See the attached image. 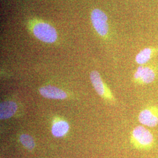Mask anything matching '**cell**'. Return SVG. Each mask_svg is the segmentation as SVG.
Returning <instances> with one entry per match:
<instances>
[{"mask_svg": "<svg viewBox=\"0 0 158 158\" xmlns=\"http://www.w3.org/2000/svg\"><path fill=\"white\" fill-rule=\"evenodd\" d=\"M90 79L94 88L100 96L111 102L114 100L111 91L104 84L100 74L97 71H93L91 73Z\"/></svg>", "mask_w": 158, "mask_h": 158, "instance_id": "cell-6", "label": "cell"}, {"mask_svg": "<svg viewBox=\"0 0 158 158\" xmlns=\"http://www.w3.org/2000/svg\"><path fill=\"white\" fill-rule=\"evenodd\" d=\"M138 119L142 125L156 127L158 125V106L152 105L143 108L139 113Z\"/></svg>", "mask_w": 158, "mask_h": 158, "instance_id": "cell-4", "label": "cell"}, {"mask_svg": "<svg viewBox=\"0 0 158 158\" xmlns=\"http://www.w3.org/2000/svg\"><path fill=\"white\" fill-rule=\"evenodd\" d=\"M69 130V125L66 121L60 120L55 123L52 127V133L56 137L65 135Z\"/></svg>", "mask_w": 158, "mask_h": 158, "instance_id": "cell-10", "label": "cell"}, {"mask_svg": "<svg viewBox=\"0 0 158 158\" xmlns=\"http://www.w3.org/2000/svg\"><path fill=\"white\" fill-rule=\"evenodd\" d=\"M158 66L155 63H147L139 66L133 75V81L140 85L152 83L157 79Z\"/></svg>", "mask_w": 158, "mask_h": 158, "instance_id": "cell-2", "label": "cell"}, {"mask_svg": "<svg viewBox=\"0 0 158 158\" xmlns=\"http://www.w3.org/2000/svg\"><path fill=\"white\" fill-rule=\"evenodd\" d=\"M131 142L134 147L142 151H149L155 145V138L151 131L143 125H138L131 132Z\"/></svg>", "mask_w": 158, "mask_h": 158, "instance_id": "cell-1", "label": "cell"}, {"mask_svg": "<svg viewBox=\"0 0 158 158\" xmlns=\"http://www.w3.org/2000/svg\"><path fill=\"white\" fill-rule=\"evenodd\" d=\"M19 139L23 146L29 150L33 149L35 146V142L31 136L27 134H22L19 137Z\"/></svg>", "mask_w": 158, "mask_h": 158, "instance_id": "cell-11", "label": "cell"}, {"mask_svg": "<svg viewBox=\"0 0 158 158\" xmlns=\"http://www.w3.org/2000/svg\"><path fill=\"white\" fill-rule=\"evenodd\" d=\"M34 35L42 42L46 43H53L57 40L56 31L51 25L44 23H39L34 25Z\"/></svg>", "mask_w": 158, "mask_h": 158, "instance_id": "cell-3", "label": "cell"}, {"mask_svg": "<svg viewBox=\"0 0 158 158\" xmlns=\"http://www.w3.org/2000/svg\"><path fill=\"white\" fill-rule=\"evenodd\" d=\"M93 25L97 32L102 36H105L108 32V18L107 15L99 9L94 10L91 14Z\"/></svg>", "mask_w": 158, "mask_h": 158, "instance_id": "cell-5", "label": "cell"}, {"mask_svg": "<svg viewBox=\"0 0 158 158\" xmlns=\"http://www.w3.org/2000/svg\"><path fill=\"white\" fill-rule=\"evenodd\" d=\"M158 55V48L147 47L139 51L136 55L135 62L141 65H144Z\"/></svg>", "mask_w": 158, "mask_h": 158, "instance_id": "cell-8", "label": "cell"}, {"mask_svg": "<svg viewBox=\"0 0 158 158\" xmlns=\"http://www.w3.org/2000/svg\"><path fill=\"white\" fill-rule=\"evenodd\" d=\"M40 93L41 96L49 99L63 100L67 97V94L65 91L56 87L50 85L40 87Z\"/></svg>", "mask_w": 158, "mask_h": 158, "instance_id": "cell-7", "label": "cell"}, {"mask_svg": "<svg viewBox=\"0 0 158 158\" xmlns=\"http://www.w3.org/2000/svg\"><path fill=\"white\" fill-rule=\"evenodd\" d=\"M17 105L15 102L6 101L0 104V118L1 119L10 118L17 111Z\"/></svg>", "mask_w": 158, "mask_h": 158, "instance_id": "cell-9", "label": "cell"}]
</instances>
